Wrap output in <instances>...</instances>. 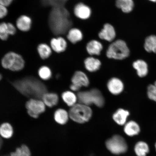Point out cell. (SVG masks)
<instances>
[{
  "label": "cell",
  "mask_w": 156,
  "mask_h": 156,
  "mask_svg": "<svg viewBox=\"0 0 156 156\" xmlns=\"http://www.w3.org/2000/svg\"><path fill=\"white\" fill-rule=\"evenodd\" d=\"M124 126L125 133L130 137L138 135L141 131V128L139 124L133 120L127 122Z\"/></svg>",
  "instance_id": "cell-11"
},
{
  "label": "cell",
  "mask_w": 156,
  "mask_h": 156,
  "mask_svg": "<svg viewBox=\"0 0 156 156\" xmlns=\"http://www.w3.org/2000/svg\"><path fill=\"white\" fill-rule=\"evenodd\" d=\"M147 96L150 100L156 102V87L153 84L148 85L147 90Z\"/></svg>",
  "instance_id": "cell-33"
},
{
  "label": "cell",
  "mask_w": 156,
  "mask_h": 156,
  "mask_svg": "<svg viewBox=\"0 0 156 156\" xmlns=\"http://www.w3.org/2000/svg\"><path fill=\"white\" fill-rule=\"evenodd\" d=\"M70 89H71L72 91H77L80 90V88L77 86L72 83L71 85L70 86Z\"/></svg>",
  "instance_id": "cell-37"
},
{
  "label": "cell",
  "mask_w": 156,
  "mask_h": 156,
  "mask_svg": "<svg viewBox=\"0 0 156 156\" xmlns=\"http://www.w3.org/2000/svg\"><path fill=\"white\" fill-rule=\"evenodd\" d=\"M155 148L156 151V142H155Z\"/></svg>",
  "instance_id": "cell-41"
},
{
  "label": "cell",
  "mask_w": 156,
  "mask_h": 156,
  "mask_svg": "<svg viewBox=\"0 0 156 156\" xmlns=\"http://www.w3.org/2000/svg\"><path fill=\"white\" fill-rule=\"evenodd\" d=\"M154 85L156 87V81H155L154 84Z\"/></svg>",
  "instance_id": "cell-42"
},
{
  "label": "cell",
  "mask_w": 156,
  "mask_h": 156,
  "mask_svg": "<svg viewBox=\"0 0 156 156\" xmlns=\"http://www.w3.org/2000/svg\"><path fill=\"white\" fill-rule=\"evenodd\" d=\"M51 46L55 51L60 53L65 50L67 48V44L64 38L60 37L52 39L51 41Z\"/></svg>",
  "instance_id": "cell-20"
},
{
  "label": "cell",
  "mask_w": 156,
  "mask_h": 156,
  "mask_svg": "<svg viewBox=\"0 0 156 156\" xmlns=\"http://www.w3.org/2000/svg\"><path fill=\"white\" fill-rule=\"evenodd\" d=\"M133 67L136 70V74L140 77H145L149 73L147 64L143 60H138L134 62Z\"/></svg>",
  "instance_id": "cell-13"
},
{
  "label": "cell",
  "mask_w": 156,
  "mask_h": 156,
  "mask_svg": "<svg viewBox=\"0 0 156 156\" xmlns=\"http://www.w3.org/2000/svg\"><path fill=\"white\" fill-rule=\"evenodd\" d=\"M77 96L79 103L89 106L94 105L98 107H102L105 105L104 97L101 91L97 89L79 91Z\"/></svg>",
  "instance_id": "cell-3"
},
{
  "label": "cell",
  "mask_w": 156,
  "mask_h": 156,
  "mask_svg": "<svg viewBox=\"0 0 156 156\" xmlns=\"http://www.w3.org/2000/svg\"><path fill=\"white\" fill-rule=\"evenodd\" d=\"M86 69L89 72H96L98 70L101 66V62L98 59L93 57L88 58L85 60Z\"/></svg>",
  "instance_id": "cell-23"
},
{
  "label": "cell",
  "mask_w": 156,
  "mask_h": 156,
  "mask_svg": "<svg viewBox=\"0 0 156 156\" xmlns=\"http://www.w3.org/2000/svg\"><path fill=\"white\" fill-rule=\"evenodd\" d=\"M107 87L110 93L114 95L121 93L124 89V85L121 80L114 77L111 79L107 83Z\"/></svg>",
  "instance_id": "cell-9"
},
{
  "label": "cell",
  "mask_w": 156,
  "mask_h": 156,
  "mask_svg": "<svg viewBox=\"0 0 156 156\" xmlns=\"http://www.w3.org/2000/svg\"><path fill=\"white\" fill-rule=\"evenodd\" d=\"M14 87L19 92L30 98L41 99L47 89L44 83L34 77H27L15 81Z\"/></svg>",
  "instance_id": "cell-2"
},
{
  "label": "cell",
  "mask_w": 156,
  "mask_h": 156,
  "mask_svg": "<svg viewBox=\"0 0 156 156\" xmlns=\"http://www.w3.org/2000/svg\"><path fill=\"white\" fill-rule=\"evenodd\" d=\"M25 61L20 55L11 52L6 54L1 60L2 66L5 69L13 72H18L25 67Z\"/></svg>",
  "instance_id": "cell-5"
},
{
  "label": "cell",
  "mask_w": 156,
  "mask_h": 156,
  "mask_svg": "<svg viewBox=\"0 0 156 156\" xmlns=\"http://www.w3.org/2000/svg\"><path fill=\"white\" fill-rule=\"evenodd\" d=\"M1 137L0 136V148L1 147V146L2 145V141L1 140Z\"/></svg>",
  "instance_id": "cell-38"
},
{
  "label": "cell",
  "mask_w": 156,
  "mask_h": 156,
  "mask_svg": "<svg viewBox=\"0 0 156 156\" xmlns=\"http://www.w3.org/2000/svg\"><path fill=\"white\" fill-rule=\"evenodd\" d=\"M5 6L0 4V19H2L7 14L8 11Z\"/></svg>",
  "instance_id": "cell-34"
},
{
  "label": "cell",
  "mask_w": 156,
  "mask_h": 156,
  "mask_svg": "<svg viewBox=\"0 0 156 156\" xmlns=\"http://www.w3.org/2000/svg\"><path fill=\"white\" fill-rule=\"evenodd\" d=\"M144 48L147 52L156 53V36L151 35L146 38Z\"/></svg>",
  "instance_id": "cell-26"
},
{
  "label": "cell",
  "mask_w": 156,
  "mask_h": 156,
  "mask_svg": "<svg viewBox=\"0 0 156 156\" xmlns=\"http://www.w3.org/2000/svg\"><path fill=\"white\" fill-rule=\"evenodd\" d=\"M67 38L72 43L75 44L81 41L83 38V34L79 29H73L69 31Z\"/></svg>",
  "instance_id": "cell-27"
},
{
  "label": "cell",
  "mask_w": 156,
  "mask_h": 156,
  "mask_svg": "<svg viewBox=\"0 0 156 156\" xmlns=\"http://www.w3.org/2000/svg\"><path fill=\"white\" fill-rule=\"evenodd\" d=\"M134 150L136 156H147L150 151L148 144L142 141L136 142L134 145Z\"/></svg>",
  "instance_id": "cell-19"
},
{
  "label": "cell",
  "mask_w": 156,
  "mask_h": 156,
  "mask_svg": "<svg viewBox=\"0 0 156 156\" xmlns=\"http://www.w3.org/2000/svg\"><path fill=\"white\" fill-rule=\"evenodd\" d=\"M67 0H41L44 6H51L53 7L63 6Z\"/></svg>",
  "instance_id": "cell-32"
},
{
  "label": "cell",
  "mask_w": 156,
  "mask_h": 156,
  "mask_svg": "<svg viewBox=\"0 0 156 156\" xmlns=\"http://www.w3.org/2000/svg\"><path fill=\"white\" fill-rule=\"evenodd\" d=\"M69 118V112L63 108H58L55 112L54 118L58 124L64 125L68 122Z\"/></svg>",
  "instance_id": "cell-17"
},
{
  "label": "cell",
  "mask_w": 156,
  "mask_h": 156,
  "mask_svg": "<svg viewBox=\"0 0 156 156\" xmlns=\"http://www.w3.org/2000/svg\"><path fill=\"white\" fill-rule=\"evenodd\" d=\"M117 7L122 9L125 13L130 12L133 8L134 3L133 0H116Z\"/></svg>",
  "instance_id": "cell-25"
},
{
  "label": "cell",
  "mask_w": 156,
  "mask_h": 156,
  "mask_svg": "<svg viewBox=\"0 0 156 156\" xmlns=\"http://www.w3.org/2000/svg\"><path fill=\"white\" fill-rule=\"evenodd\" d=\"M130 51L126 42L117 40L111 44L107 52V56L110 58L122 60L129 55Z\"/></svg>",
  "instance_id": "cell-7"
},
{
  "label": "cell",
  "mask_w": 156,
  "mask_h": 156,
  "mask_svg": "<svg viewBox=\"0 0 156 156\" xmlns=\"http://www.w3.org/2000/svg\"><path fill=\"white\" fill-rule=\"evenodd\" d=\"M48 21L51 30L57 35L65 34L72 25L69 13L64 6L53 7Z\"/></svg>",
  "instance_id": "cell-1"
},
{
  "label": "cell",
  "mask_w": 156,
  "mask_h": 156,
  "mask_svg": "<svg viewBox=\"0 0 156 156\" xmlns=\"http://www.w3.org/2000/svg\"><path fill=\"white\" fill-rule=\"evenodd\" d=\"M115 35L114 27L112 25L107 24L104 25V28L99 33V36L101 39L110 42L114 40Z\"/></svg>",
  "instance_id": "cell-14"
},
{
  "label": "cell",
  "mask_w": 156,
  "mask_h": 156,
  "mask_svg": "<svg viewBox=\"0 0 156 156\" xmlns=\"http://www.w3.org/2000/svg\"><path fill=\"white\" fill-rule=\"evenodd\" d=\"M69 118L74 122L85 123L90 120L93 112L90 107L81 103H77L70 109Z\"/></svg>",
  "instance_id": "cell-4"
},
{
  "label": "cell",
  "mask_w": 156,
  "mask_h": 156,
  "mask_svg": "<svg viewBox=\"0 0 156 156\" xmlns=\"http://www.w3.org/2000/svg\"><path fill=\"white\" fill-rule=\"evenodd\" d=\"M14 129L9 122H4L0 125V136L5 139H9L12 137Z\"/></svg>",
  "instance_id": "cell-18"
},
{
  "label": "cell",
  "mask_w": 156,
  "mask_h": 156,
  "mask_svg": "<svg viewBox=\"0 0 156 156\" xmlns=\"http://www.w3.org/2000/svg\"><path fill=\"white\" fill-rule=\"evenodd\" d=\"M38 75L41 79L44 81H48L51 78L52 73L50 68L47 66H42L39 68Z\"/></svg>",
  "instance_id": "cell-29"
},
{
  "label": "cell",
  "mask_w": 156,
  "mask_h": 156,
  "mask_svg": "<svg viewBox=\"0 0 156 156\" xmlns=\"http://www.w3.org/2000/svg\"><path fill=\"white\" fill-rule=\"evenodd\" d=\"M37 50L39 55L43 59L48 58L52 53L51 49L46 44H42L39 45Z\"/></svg>",
  "instance_id": "cell-28"
},
{
  "label": "cell",
  "mask_w": 156,
  "mask_h": 156,
  "mask_svg": "<svg viewBox=\"0 0 156 156\" xmlns=\"http://www.w3.org/2000/svg\"><path fill=\"white\" fill-rule=\"evenodd\" d=\"M62 98L63 102L69 107H73L76 104L78 100L77 95L73 91H64L62 94Z\"/></svg>",
  "instance_id": "cell-22"
},
{
  "label": "cell",
  "mask_w": 156,
  "mask_h": 156,
  "mask_svg": "<svg viewBox=\"0 0 156 156\" xmlns=\"http://www.w3.org/2000/svg\"><path fill=\"white\" fill-rule=\"evenodd\" d=\"M9 29V35H14L16 32V29L13 24L8 23Z\"/></svg>",
  "instance_id": "cell-35"
},
{
  "label": "cell",
  "mask_w": 156,
  "mask_h": 156,
  "mask_svg": "<svg viewBox=\"0 0 156 156\" xmlns=\"http://www.w3.org/2000/svg\"><path fill=\"white\" fill-rule=\"evenodd\" d=\"M105 145L111 153L115 155L125 153L128 151V145L126 140L119 134H115L107 139Z\"/></svg>",
  "instance_id": "cell-6"
},
{
  "label": "cell",
  "mask_w": 156,
  "mask_h": 156,
  "mask_svg": "<svg viewBox=\"0 0 156 156\" xmlns=\"http://www.w3.org/2000/svg\"><path fill=\"white\" fill-rule=\"evenodd\" d=\"M75 15L79 18L82 19H86L90 16V9L82 3L78 4L74 9Z\"/></svg>",
  "instance_id": "cell-16"
},
{
  "label": "cell",
  "mask_w": 156,
  "mask_h": 156,
  "mask_svg": "<svg viewBox=\"0 0 156 156\" xmlns=\"http://www.w3.org/2000/svg\"><path fill=\"white\" fill-rule=\"evenodd\" d=\"M72 83L79 87H87L89 85V80L86 74L81 71L76 72L71 79Z\"/></svg>",
  "instance_id": "cell-10"
},
{
  "label": "cell",
  "mask_w": 156,
  "mask_h": 156,
  "mask_svg": "<svg viewBox=\"0 0 156 156\" xmlns=\"http://www.w3.org/2000/svg\"><path fill=\"white\" fill-rule=\"evenodd\" d=\"M10 156H31V153L28 146L22 145L12 152Z\"/></svg>",
  "instance_id": "cell-30"
},
{
  "label": "cell",
  "mask_w": 156,
  "mask_h": 156,
  "mask_svg": "<svg viewBox=\"0 0 156 156\" xmlns=\"http://www.w3.org/2000/svg\"><path fill=\"white\" fill-rule=\"evenodd\" d=\"M9 35V29L8 23H0V39L6 40Z\"/></svg>",
  "instance_id": "cell-31"
},
{
  "label": "cell",
  "mask_w": 156,
  "mask_h": 156,
  "mask_svg": "<svg viewBox=\"0 0 156 156\" xmlns=\"http://www.w3.org/2000/svg\"><path fill=\"white\" fill-rule=\"evenodd\" d=\"M130 112L124 109H118L113 115L112 118L114 122L120 126H124L127 122Z\"/></svg>",
  "instance_id": "cell-12"
},
{
  "label": "cell",
  "mask_w": 156,
  "mask_h": 156,
  "mask_svg": "<svg viewBox=\"0 0 156 156\" xmlns=\"http://www.w3.org/2000/svg\"><path fill=\"white\" fill-rule=\"evenodd\" d=\"M32 20L29 17L26 15H22L17 19L16 25L17 28L23 32H27L30 30Z\"/></svg>",
  "instance_id": "cell-21"
},
{
  "label": "cell",
  "mask_w": 156,
  "mask_h": 156,
  "mask_svg": "<svg viewBox=\"0 0 156 156\" xmlns=\"http://www.w3.org/2000/svg\"><path fill=\"white\" fill-rule=\"evenodd\" d=\"M2 79V75L1 73H0V81H1Z\"/></svg>",
  "instance_id": "cell-39"
},
{
  "label": "cell",
  "mask_w": 156,
  "mask_h": 156,
  "mask_svg": "<svg viewBox=\"0 0 156 156\" xmlns=\"http://www.w3.org/2000/svg\"><path fill=\"white\" fill-rule=\"evenodd\" d=\"M13 0H0V4L7 6L12 2Z\"/></svg>",
  "instance_id": "cell-36"
},
{
  "label": "cell",
  "mask_w": 156,
  "mask_h": 156,
  "mask_svg": "<svg viewBox=\"0 0 156 156\" xmlns=\"http://www.w3.org/2000/svg\"><path fill=\"white\" fill-rule=\"evenodd\" d=\"M25 106L29 115L34 119L38 118L46 110V106L41 99L30 98L27 101Z\"/></svg>",
  "instance_id": "cell-8"
},
{
  "label": "cell",
  "mask_w": 156,
  "mask_h": 156,
  "mask_svg": "<svg viewBox=\"0 0 156 156\" xmlns=\"http://www.w3.org/2000/svg\"><path fill=\"white\" fill-rule=\"evenodd\" d=\"M46 107L52 108L57 105L59 97L56 93L47 92L43 95L41 99Z\"/></svg>",
  "instance_id": "cell-15"
},
{
  "label": "cell",
  "mask_w": 156,
  "mask_h": 156,
  "mask_svg": "<svg viewBox=\"0 0 156 156\" xmlns=\"http://www.w3.org/2000/svg\"><path fill=\"white\" fill-rule=\"evenodd\" d=\"M149 1L154 2H156V0H149Z\"/></svg>",
  "instance_id": "cell-40"
},
{
  "label": "cell",
  "mask_w": 156,
  "mask_h": 156,
  "mask_svg": "<svg viewBox=\"0 0 156 156\" xmlns=\"http://www.w3.org/2000/svg\"><path fill=\"white\" fill-rule=\"evenodd\" d=\"M87 48L88 52L91 55H99L102 49V46L98 41L93 40L87 44Z\"/></svg>",
  "instance_id": "cell-24"
}]
</instances>
